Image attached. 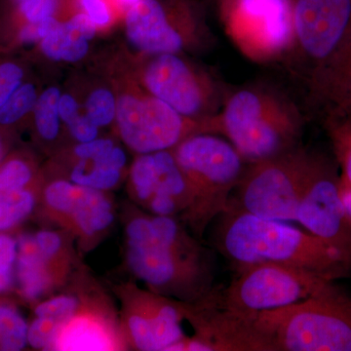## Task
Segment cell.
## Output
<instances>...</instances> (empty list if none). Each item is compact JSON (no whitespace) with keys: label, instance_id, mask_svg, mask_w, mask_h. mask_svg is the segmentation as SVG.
Instances as JSON below:
<instances>
[{"label":"cell","instance_id":"1","mask_svg":"<svg viewBox=\"0 0 351 351\" xmlns=\"http://www.w3.org/2000/svg\"><path fill=\"white\" fill-rule=\"evenodd\" d=\"M126 261L152 292L196 304L215 292L212 254L174 217L138 215L126 226Z\"/></svg>","mask_w":351,"mask_h":351},{"label":"cell","instance_id":"2","mask_svg":"<svg viewBox=\"0 0 351 351\" xmlns=\"http://www.w3.org/2000/svg\"><path fill=\"white\" fill-rule=\"evenodd\" d=\"M217 248L235 269L276 263L308 270L328 280L351 276V263L313 233L228 207L218 219Z\"/></svg>","mask_w":351,"mask_h":351},{"label":"cell","instance_id":"3","mask_svg":"<svg viewBox=\"0 0 351 351\" xmlns=\"http://www.w3.org/2000/svg\"><path fill=\"white\" fill-rule=\"evenodd\" d=\"M304 117L288 96L263 84L228 92L209 133L225 137L247 164L300 147Z\"/></svg>","mask_w":351,"mask_h":351},{"label":"cell","instance_id":"4","mask_svg":"<svg viewBox=\"0 0 351 351\" xmlns=\"http://www.w3.org/2000/svg\"><path fill=\"white\" fill-rule=\"evenodd\" d=\"M276 351H351V297L332 282L304 301L258 313Z\"/></svg>","mask_w":351,"mask_h":351},{"label":"cell","instance_id":"5","mask_svg":"<svg viewBox=\"0 0 351 351\" xmlns=\"http://www.w3.org/2000/svg\"><path fill=\"white\" fill-rule=\"evenodd\" d=\"M193 195L186 223L201 237L228 209L247 163L230 142L213 133H196L173 149Z\"/></svg>","mask_w":351,"mask_h":351},{"label":"cell","instance_id":"6","mask_svg":"<svg viewBox=\"0 0 351 351\" xmlns=\"http://www.w3.org/2000/svg\"><path fill=\"white\" fill-rule=\"evenodd\" d=\"M313 156L300 145L280 156L247 164L228 207L265 219L295 221Z\"/></svg>","mask_w":351,"mask_h":351},{"label":"cell","instance_id":"7","mask_svg":"<svg viewBox=\"0 0 351 351\" xmlns=\"http://www.w3.org/2000/svg\"><path fill=\"white\" fill-rule=\"evenodd\" d=\"M219 19L228 38L258 63L286 61L294 45L291 0H223Z\"/></svg>","mask_w":351,"mask_h":351},{"label":"cell","instance_id":"8","mask_svg":"<svg viewBox=\"0 0 351 351\" xmlns=\"http://www.w3.org/2000/svg\"><path fill=\"white\" fill-rule=\"evenodd\" d=\"M334 281L308 270L276 263H258L237 269L221 304L245 313H260L297 304Z\"/></svg>","mask_w":351,"mask_h":351},{"label":"cell","instance_id":"9","mask_svg":"<svg viewBox=\"0 0 351 351\" xmlns=\"http://www.w3.org/2000/svg\"><path fill=\"white\" fill-rule=\"evenodd\" d=\"M294 45L286 61L311 84L324 71L351 27V0H291Z\"/></svg>","mask_w":351,"mask_h":351},{"label":"cell","instance_id":"10","mask_svg":"<svg viewBox=\"0 0 351 351\" xmlns=\"http://www.w3.org/2000/svg\"><path fill=\"white\" fill-rule=\"evenodd\" d=\"M144 82L152 96L186 119L208 122L218 114L226 93L219 80L178 54H158L147 64Z\"/></svg>","mask_w":351,"mask_h":351},{"label":"cell","instance_id":"11","mask_svg":"<svg viewBox=\"0 0 351 351\" xmlns=\"http://www.w3.org/2000/svg\"><path fill=\"white\" fill-rule=\"evenodd\" d=\"M126 31L134 46L152 55L178 54L191 41L210 38L188 0H141L127 11Z\"/></svg>","mask_w":351,"mask_h":351},{"label":"cell","instance_id":"12","mask_svg":"<svg viewBox=\"0 0 351 351\" xmlns=\"http://www.w3.org/2000/svg\"><path fill=\"white\" fill-rule=\"evenodd\" d=\"M341 175L332 159L314 152L295 221L351 263V225L341 199Z\"/></svg>","mask_w":351,"mask_h":351},{"label":"cell","instance_id":"13","mask_svg":"<svg viewBox=\"0 0 351 351\" xmlns=\"http://www.w3.org/2000/svg\"><path fill=\"white\" fill-rule=\"evenodd\" d=\"M120 136L140 154L173 149L196 133H208L209 122L186 119L154 96L125 95L117 103Z\"/></svg>","mask_w":351,"mask_h":351},{"label":"cell","instance_id":"14","mask_svg":"<svg viewBox=\"0 0 351 351\" xmlns=\"http://www.w3.org/2000/svg\"><path fill=\"white\" fill-rule=\"evenodd\" d=\"M46 211L82 239H93L107 230L114 213L112 202L101 191L73 182L55 181L43 191Z\"/></svg>","mask_w":351,"mask_h":351},{"label":"cell","instance_id":"15","mask_svg":"<svg viewBox=\"0 0 351 351\" xmlns=\"http://www.w3.org/2000/svg\"><path fill=\"white\" fill-rule=\"evenodd\" d=\"M121 348L117 330L98 311L80 307L58 327L49 350H115Z\"/></svg>","mask_w":351,"mask_h":351},{"label":"cell","instance_id":"16","mask_svg":"<svg viewBox=\"0 0 351 351\" xmlns=\"http://www.w3.org/2000/svg\"><path fill=\"white\" fill-rule=\"evenodd\" d=\"M16 240L15 285L25 301H38L62 280L64 267L44 257L34 234L24 233Z\"/></svg>","mask_w":351,"mask_h":351},{"label":"cell","instance_id":"17","mask_svg":"<svg viewBox=\"0 0 351 351\" xmlns=\"http://www.w3.org/2000/svg\"><path fill=\"white\" fill-rule=\"evenodd\" d=\"M314 103L328 117H341L351 108V27L324 71L308 87Z\"/></svg>","mask_w":351,"mask_h":351},{"label":"cell","instance_id":"18","mask_svg":"<svg viewBox=\"0 0 351 351\" xmlns=\"http://www.w3.org/2000/svg\"><path fill=\"white\" fill-rule=\"evenodd\" d=\"M44 54L55 61L76 62L88 52V39L69 20L59 24L43 39Z\"/></svg>","mask_w":351,"mask_h":351},{"label":"cell","instance_id":"19","mask_svg":"<svg viewBox=\"0 0 351 351\" xmlns=\"http://www.w3.org/2000/svg\"><path fill=\"white\" fill-rule=\"evenodd\" d=\"M38 197L31 188L0 193V232H10L31 216Z\"/></svg>","mask_w":351,"mask_h":351},{"label":"cell","instance_id":"20","mask_svg":"<svg viewBox=\"0 0 351 351\" xmlns=\"http://www.w3.org/2000/svg\"><path fill=\"white\" fill-rule=\"evenodd\" d=\"M27 324L16 307L0 304V350L18 351L27 345Z\"/></svg>","mask_w":351,"mask_h":351},{"label":"cell","instance_id":"21","mask_svg":"<svg viewBox=\"0 0 351 351\" xmlns=\"http://www.w3.org/2000/svg\"><path fill=\"white\" fill-rule=\"evenodd\" d=\"M59 89L49 88L44 91L34 106V119L39 135L48 141L54 140L59 134Z\"/></svg>","mask_w":351,"mask_h":351},{"label":"cell","instance_id":"22","mask_svg":"<svg viewBox=\"0 0 351 351\" xmlns=\"http://www.w3.org/2000/svg\"><path fill=\"white\" fill-rule=\"evenodd\" d=\"M121 171L97 166L89 160L80 159L71 173V182L85 188L108 191L119 184Z\"/></svg>","mask_w":351,"mask_h":351},{"label":"cell","instance_id":"23","mask_svg":"<svg viewBox=\"0 0 351 351\" xmlns=\"http://www.w3.org/2000/svg\"><path fill=\"white\" fill-rule=\"evenodd\" d=\"M133 195L141 204L147 205L154 195L157 184V169L154 152L140 154L131 170Z\"/></svg>","mask_w":351,"mask_h":351},{"label":"cell","instance_id":"24","mask_svg":"<svg viewBox=\"0 0 351 351\" xmlns=\"http://www.w3.org/2000/svg\"><path fill=\"white\" fill-rule=\"evenodd\" d=\"M326 127L331 138L337 162L341 168V177L351 186V130L341 117H326Z\"/></svg>","mask_w":351,"mask_h":351},{"label":"cell","instance_id":"25","mask_svg":"<svg viewBox=\"0 0 351 351\" xmlns=\"http://www.w3.org/2000/svg\"><path fill=\"white\" fill-rule=\"evenodd\" d=\"M36 103V88L31 84L17 88L0 108V123L4 125L14 123L29 112Z\"/></svg>","mask_w":351,"mask_h":351},{"label":"cell","instance_id":"26","mask_svg":"<svg viewBox=\"0 0 351 351\" xmlns=\"http://www.w3.org/2000/svg\"><path fill=\"white\" fill-rule=\"evenodd\" d=\"M87 117L95 125L107 126L117 117V101L112 92L97 89L90 95L86 103Z\"/></svg>","mask_w":351,"mask_h":351},{"label":"cell","instance_id":"27","mask_svg":"<svg viewBox=\"0 0 351 351\" xmlns=\"http://www.w3.org/2000/svg\"><path fill=\"white\" fill-rule=\"evenodd\" d=\"M17 240L0 232V294L10 292L15 286Z\"/></svg>","mask_w":351,"mask_h":351},{"label":"cell","instance_id":"28","mask_svg":"<svg viewBox=\"0 0 351 351\" xmlns=\"http://www.w3.org/2000/svg\"><path fill=\"white\" fill-rule=\"evenodd\" d=\"M78 298L71 295H60L52 299L39 302L34 308V313L38 317H48L63 323L80 308Z\"/></svg>","mask_w":351,"mask_h":351},{"label":"cell","instance_id":"29","mask_svg":"<svg viewBox=\"0 0 351 351\" xmlns=\"http://www.w3.org/2000/svg\"><path fill=\"white\" fill-rule=\"evenodd\" d=\"M60 324L52 318L36 316L27 330V343L36 350H49Z\"/></svg>","mask_w":351,"mask_h":351},{"label":"cell","instance_id":"30","mask_svg":"<svg viewBox=\"0 0 351 351\" xmlns=\"http://www.w3.org/2000/svg\"><path fill=\"white\" fill-rule=\"evenodd\" d=\"M34 237L44 257L51 262L66 267L63 239L59 233L52 230H40L34 233Z\"/></svg>","mask_w":351,"mask_h":351},{"label":"cell","instance_id":"31","mask_svg":"<svg viewBox=\"0 0 351 351\" xmlns=\"http://www.w3.org/2000/svg\"><path fill=\"white\" fill-rule=\"evenodd\" d=\"M20 3L21 12L25 19L29 23H36L53 17L58 0H23Z\"/></svg>","mask_w":351,"mask_h":351},{"label":"cell","instance_id":"32","mask_svg":"<svg viewBox=\"0 0 351 351\" xmlns=\"http://www.w3.org/2000/svg\"><path fill=\"white\" fill-rule=\"evenodd\" d=\"M23 76L22 69L14 64L0 66V108L19 86Z\"/></svg>","mask_w":351,"mask_h":351},{"label":"cell","instance_id":"33","mask_svg":"<svg viewBox=\"0 0 351 351\" xmlns=\"http://www.w3.org/2000/svg\"><path fill=\"white\" fill-rule=\"evenodd\" d=\"M80 4L97 27H105L110 22L112 13L106 0H80Z\"/></svg>","mask_w":351,"mask_h":351},{"label":"cell","instance_id":"34","mask_svg":"<svg viewBox=\"0 0 351 351\" xmlns=\"http://www.w3.org/2000/svg\"><path fill=\"white\" fill-rule=\"evenodd\" d=\"M113 147L114 144L108 138H95L91 142L80 143L75 149V154L83 160H94L107 154Z\"/></svg>","mask_w":351,"mask_h":351},{"label":"cell","instance_id":"35","mask_svg":"<svg viewBox=\"0 0 351 351\" xmlns=\"http://www.w3.org/2000/svg\"><path fill=\"white\" fill-rule=\"evenodd\" d=\"M55 18L49 17L40 22L29 23L23 27L20 38L24 43H34L47 36L59 25Z\"/></svg>","mask_w":351,"mask_h":351},{"label":"cell","instance_id":"36","mask_svg":"<svg viewBox=\"0 0 351 351\" xmlns=\"http://www.w3.org/2000/svg\"><path fill=\"white\" fill-rule=\"evenodd\" d=\"M68 126L71 136L80 143L91 142L98 137V126L87 115H78Z\"/></svg>","mask_w":351,"mask_h":351},{"label":"cell","instance_id":"37","mask_svg":"<svg viewBox=\"0 0 351 351\" xmlns=\"http://www.w3.org/2000/svg\"><path fill=\"white\" fill-rule=\"evenodd\" d=\"M60 117L68 125L78 117V105L71 95L61 96L59 101Z\"/></svg>","mask_w":351,"mask_h":351},{"label":"cell","instance_id":"38","mask_svg":"<svg viewBox=\"0 0 351 351\" xmlns=\"http://www.w3.org/2000/svg\"><path fill=\"white\" fill-rule=\"evenodd\" d=\"M339 191H341V199L345 206L346 216L351 225V186L346 180L341 176V184H339Z\"/></svg>","mask_w":351,"mask_h":351},{"label":"cell","instance_id":"39","mask_svg":"<svg viewBox=\"0 0 351 351\" xmlns=\"http://www.w3.org/2000/svg\"><path fill=\"white\" fill-rule=\"evenodd\" d=\"M114 1L117 2V5L129 10L131 7L136 5V4L138 3L141 0H114Z\"/></svg>","mask_w":351,"mask_h":351},{"label":"cell","instance_id":"40","mask_svg":"<svg viewBox=\"0 0 351 351\" xmlns=\"http://www.w3.org/2000/svg\"><path fill=\"white\" fill-rule=\"evenodd\" d=\"M341 117V119L345 120L346 124H348V127H350L351 130V108H350V110H346V112L343 113V115H341V117Z\"/></svg>","mask_w":351,"mask_h":351},{"label":"cell","instance_id":"41","mask_svg":"<svg viewBox=\"0 0 351 351\" xmlns=\"http://www.w3.org/2000/svg\"><path fill=\"white\" fill-rule=\"evenodd\" d=\"M212 2H213V3L215 4V5H216L217 7H218L219 5V4L221 3V2L223 1V0H211Z\"/></svg>","mask_w":351,"mask_h":351},{"label":"cell","instance_id":"42","mask_svg":"<svg viewBox=\"0 0 351 351\" xmlns=\"http://www.w3.org/2000/svg\"><path fill=\"white\" fill-rule=\"evenodd\" d=\"M2 154H3V147H2L1 140H0V159H1Z\"/></svg>","mask_w":351,"mask_h":351},{"label":"cell","instance_id":"43","mask_svg":"<svg viewBox=\"0 0 351 351\" xmlns=\"http://www.w3.org/2000/svg\"><path fill=\"white\" fill-rule=\"evenodd\" d=\"M18 1L22 2V1H23V0H18Z\"/></svg>","mask_w":351,"mask_h":351}]
</instances>
